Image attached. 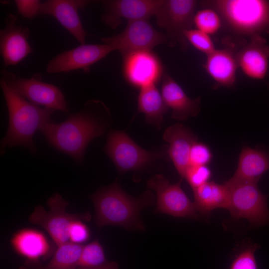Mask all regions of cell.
<instances>
[{
    "instance_id": "3",
    "label": "cell",
    "mask_w": 269,
    "mask_h": 269,
    "mask_svg": "<svg viewBox=\"0 0 269 269\" xmlns=\"http://www.w3.org/2000/svg\"><path fill=\"white\" fill-rule=\"evenodd\" d=\"M0 85L8 109L9 125L0 141L1 154L7 148L23 146L34 154L36 147L33 136L45 124L52 122L51 116L56 111L40 107L16 93L0 79Z\"/></svg>"
},
{
    "instance_id": "1",
    "label": "cell",
    "mask_w": 269,
    "mask_h": 269,
    "mask_svg": "<svg viewBox=\"0 0 269 269\" xmlns=\"http://www.w3.org/2000/svg\"><path fill=\"white\" fill-rule=\"evenodd\" d=\"M95 101L87 102L83 108L69 115L64 121L45 124L40 131L47 142L57 150L82 164L88 144L102 135L107 127L105 121L93 111Z\"/></svg>"
},
{
    "instance_id": "20",
    "label": "cell",
    "mask_w": 269,
    "mask_h": 269,
    "mask_svg": "<svg viewBox=\"0 0 269 269\" xmlns=\"http://www.w3.org/2000/svg\"><path fill=\"white\" fill-rule=\"evenodd\" d=\"M161 94L174 119L183 121L200 111V97L190 99L167 72L163 74Z\"/></svg>"
},
{
    "instance_id": "2",
    "label": "cell",
    "mask_w": 269,
    "mask_h": 269,
    "mask_svg": "<svg viewBox=\"0 0 269 269\" xmlns=\"http://www.w3.org/2000/svg\"><path fill=\"white\" fill-rule=\"evenodd\" d=\"M90 198L94 205V221L98 227L115 225L140 231L145 229L140 212L152 205L155 200L149 190L138 198L133 197L123 191L117 182L101 188Z\"/></svg>"
},
{
    "instance_id": "34",
    "label": "cell",
    "mask_w": 269,
    "mask_h": 269,
    "mask_svg": "<svg viewBox=\"0 0 269 269\" xmlns=\"http://www.w3.org/2000/svg\"><path fill=\"white\" fill-rule=\"evenodd\" d=\"M18 269H31L26 267L25 266H23L20 267Z\"/></svg>"
},
{
    "instance_id": "6",
    "label": "cell",
    "mask_w": 269,
    "mask_h": 269,
    "mask_svg": "<svg viewBox=\"0 0 269 269\" xmlns=\"http://www.w3.org/2000/svg\"><path fill=\"white\" fill-rule=\"evenodd\" d=\"M49 210L46 211L41 206L35 207L29 217L30 223L43 228L49 235L56 246L69 242V229L76 220L88 222L91 215L88 212L82 214L68 213L66 208L68 202L57 193L47 200Z\"/></svg>"
},
{
    "instance_id": "27",
    "label": "cell",
    "mask_w": 269,
    "mask_h": 269,
    "mask_svg": "<svg viewBox=\"0 0 269 269\" xmlns=\"http://www.w3.org/2000/svg\"><path fill=\"white\" fill-rule=\"evenodd\" d=\"M194 24L197 29L208 35L213 34L220 29L221 26V19L214 10L205 8L195 13Z\"/></svg>"
},
{
    "instance_id": "13",
    "label": "cell",
    "mask_w": 269,
    "mask_h": 269,
    "mask_svg": "<svg viewBox=\"0 0 269 269\" xmlns=\"http://www.w3.org/2000/svg\"><path fill=\"white\" fill-rule=\"evenodd\" d=\"M17 14L8 13L0 30V52L5 66H15L32 52L28 42L30 30L17 24Z\"/></svg>"
},
{
    "instance_id": "10",
    "label": "cell",
    "mask_w": 269,
    "mask_h": 269,
    "mask_svg": "<svg viewBox=\"0 0 269 269\" xmlns=\"http://www.w3.org/2000/svg\"><path fill=\"white\" fill-rule=\"evenodd\" d=\"M101 40L112 45L123 57L135 51L151 50L160 44L168 43L166 34L156 30L147 19L128 21L121 33Z\"/></svg>"
},
{
    "instance_id": "16",
    "label": "cell",
    "mask_w": 269,
    "mask_h": 269,
    "mask_svg": "<svg viewBox=\"0 0 269 269\" xmlns=\"http://www.w3.org/2000/svg\"><path fill=\"white\" fill-rule=\"evenodd\" d=\"M90 2L84 0H47L41 2L38 15L53 17L80 45L85 44L86 34L78 12Z\"/></svg>"
},
{
    "instance_id": "7",
    "label": "cell",
    "mask_w": 269,
    "mask_h": 269,
    "mask_svg": "<svg viewBox=\"0 0 269 269\" xmlns=\"http://www.w3.org/2000/svg\"><path fill=\"white\" fill-rule=\"evenodd\" d=\"M198 3L195 0H162L154 16L156 24L166 30L170 46L178 44L182 51L188 49L185 32L192 29Z\"/></svg>"
},
{
    "instance_id": "19",
    "label": "cell",
    "mask_w": 269,
    "mask_h": 269,
    "mask_svg": "<svg viewBox=\"0 0 269 269\" xmlns=\"http://www.w3.org/2000/svg\"><path fill=\"white\" fill-rule=\"evenodd\" d=\"M163 139L169 143L167 154L183 179L190 166V151L193 144L198 141L197 136L190 128L177 123L165 130Z\"/></svg>"
},
{
    "instance_id": "32",
    "label": "cell",
    "mask_w": 269,
    "mask_h": 269,
    "mask_svg": "<svg viewBox=\"0 0 269 269\" xmlns=\"http://www.w3.org/2000/svg\"><path fill=\"white\" fill-rule=\"evenodd\" d=\"M68 234L69 241L81 245L86 242L90 237L88 227L81 220H76L71 223Z\"/></svg>"
},
{
    "instance_id": "24",
    "label": "cell",
    "mask_w": 269,
    "mask_h": 269,
    "mask_svg": "<svg viewBox=\"0 0 269 269\" xmlns=\"http://www.w3.org/2000/svg\"><path fill=\"white\" fill-rule=\"evenodd\" d=\"M138 111L145 115L146 123L160 129L167 112V107L161 94L155 84H150L140 88L137 98Z\"/></svg>"
},
{
    "instance_id": "25",
    "label": "cell",
    "mask_w": 269,
    "mask_h": 269,
    "mask_svg": "<svg viewBox=\"0 0 269 269\" xmlns=\"http://www.w3.org/2000/svg\"><path fill=\"white\" fill-rule=\"evenodd\" d=\"M84 246L70 241L57 247L49 262L24 265L31 269H77Z\"/></svg>"
},
{
    "instance_id": "9",
    "label": "cell",
    "mask_w": 269,
    "mask_h": 269,
    "mask_svg": "<svg viewBox=\"0 0 269 269\" xmlns=\"http://www.w3.org/2000/svg\"><path fill=\"white\" fill-rule=\"evenodd\" d=\"M0 79L16 93L28 101L44 108L68 112L67 104L60 89L44 82L39 73L24 78L13 72L1 69Z\"/></svg>"
},
{
    "instance_id": "18",
    "label": "cell",
    "mask_w": 269,
    "mask_h": 269,
    "mask_svg": "<svg viewBox=\"0 0 269 269\" xmlns=\"http://www.w3.org/2000/svg\"><path fill=\"white\" fill-rule=\"evenodd\" d=\"M238 64L248 77L257 80L266 76L269 63V46L261 34L251 36V41L235 55Z\"/></svg>"
},
{
    "instance_id": "5",
    "label": "cell",
    "mask_w": 269,
    "mask_h": 269,
    "mask_svg": "<svg viewBox=\"0 0 269 269\" xmlns=\"http://www.w3.org/2000/svg\"><path fill=\"white\" fill-rule=\"evenodd\" d=\"M224 183L230 194L228 210L233 218L246 219L254 227L269 224L268 196L261 192L257 182L230 178Z\"/></svg>"
},
{
    "instance_id": "31",
    "label": "cell",
    "mask_w": 269,
    "mask_h": 269,
    "mask_svg": "<svg viewBox=\"0 0 269 269\" xmlns=\"http://www.w3.org/2000/svg\"><path fill=\"white\" fill-rule=\"evenodd\" d=\"M212 158L211 151L205 144L197 141L192 146L189 154L190 165H207Z\"/></svg>"
},
{
    "instance_id": "17",
    "label": "cell",
    "mask_w": 269,
    "mask_h": 269,
    "mask_svg": "<svg viewBox=\"0 0 269 269\" xmlns=\"http://www.w3.org/2000/svg\"><path fill=\"white\" fill-rule=\"evenodd\" d=\"M13 251L25 259L24 265L40 263L51 257L55 250L41 231L31 228L18 230L10 240Z\"/></svg>"
},
{
    "instance_id": "21",
    "label": "cell",
    "mask_w": 269,
    "mask_h": 269,
    "mask_svg": "<svg viewBox=\"0 0 269 269\" xmlns=\"http://www.w3.org/2000/svg\"><path fill=\"white\" fill-rule=\"evenodd\" d=\"M204 67L219 85L228 88L234 86L238 66L235 55L230 49H216L207 56Z\"/></svg>"
},
{
    "instance_id": "14",
    "label": "cell",
    "mask_w": 269,
    "mask_h": 269,
    "mask_svg": "<svg viewBox=\"0 0 269 269\" xmlns=\"http://www.w3.org/2000/svg\"><path fill=\"white\" fill-rule=\"evenodd\" d=\"M123 73L131 85L141 88L155 84L161 77L162 67L151 50L138 51L123 57Z\"/></svg>"
},
{
    "instance_id": "22",
    "label": "cell",
    "mask_w": 269,
    "mask_h": 269,
    "mask_svg": "<svg viewBox=\"0 0 269 269\" xmlns=\"http://www.w3.org/2000/svg\"><path fill=\"white\" fill-rule=\"evenodd\" d=\"M269 170V154L266 151L244 146L240 153L238 167L231 178L236 180L259 181Z\"/></svg>"
},
{
    "instance_id": "30",
    "label": "cell",
    "mask_w": 269,
    "mask_h": 269,
    "mask_svg": "<svg viewBox=\"0 0 269 269\" xmlns=\"http://www.w3.org/2000/svg\"><path fill=\"white\" fill-rule=\"evenodd\" d=\"M211 175V171L207 165H190L184 178L187 180L193 189L209 181Z\"/></svg>"
},
{
    "instance_id": "8",
    "label": "cell",
    "mask_w": 269,
    "mask_h": 269,
    "mask_svg": "<svg viewBox=\"0 0 269 269\" xmlns=\"http://www.w3.org/2000/svg\"><path fill=\"white\" fill-rule=\"evenodd\" d=\"M120 173L143 169L157 159L165 157V152L148 151L135 143L124 132L111 131L105 147Z\"/></svg>"
},
{
    "instance_id": "33",
    "label": "cell",
    "mask_w": 269,
    "mask_h": 269,
    "mask_svg": "<svg viewBox=\"0 0 269 269\" xmlns=\"http://www.w3.org/2000/svg\"><path fill=\"white\" fill-rule=\"evenodd\" d=\"M14 1L18 14L28 19H32L38 15L42 2L39 0H15Z\"/></svg>"
},
{
    "instance_id": "4",
    "label": "cell",
    "mask_w": 269,
    "mask_h": 269,
    "mask_svg": "<svg viewBox=\"0 0 269 269\" xmlns=\"http://www.w3.org/2000/svg\"><path fill=\"white\" fill-rule=\"evenodd\" d=\"M204 8L214 10L233 31L251 36L266 30L269 22V1L265 0H203Z\"/></svg>"
},
{
    "instance_id": "15",
    "label": "cell",
    "mask_w": 269,
    "mask_h": 269,
    "mask_svg": "<svg viewBox=\"0 0 269 269\" xmlns=\"http://www.w3.org/2000/svg\"><path fill=\"white\" fill-rule=\"evenodd\" d=\"M163 0H115L105 1L103 21L116 29L124 19L128 21L147 19L154 15Z\"/></svg>"
},
{
    "instance_id": "29",
    "label": "cell",
    "mask_w": 269,
    "mask_h": 269,
    "mask_svg": "<svg viewBox=\"0 0 269 269\" xmlns=\"http://www.w3.org/2000/svg\"><path fill=\"white\" fill-rule=\"evenodd\" d=\"M259 248L255 244L242 250L232 261L230 269H258L255 253Z\"/></svg>"
},
{
    "instance_id": "23",
    "label": "cell",
    "mask_w": 269,
    "mask_h": 269,
    "mask_svg": "<svg viewBox=\"0 0 269 269\" xmlns=\"http://www.w3.org/2000/svg\"><path fill=\"white\" fill-rule=\"evenodd\" d=\"M194 204L197 211L208 216L216 208L228 209L230 194L227 186L214 181L206 183L193 189Z\"/></svg>"
},
{
    "instance_id": "26",
    "label": "cell",
    "mask_w": 269,
    "mask_h": 269,
    "mask_svg": "<svg viewBox=\"0 0 269 269\" xmlns=\"http://www.w3.org/2000/svg\"><path fill=\"white\" fill-rule=\"evenodd\" d=\"M77 269H119L118 264L106 257L98 239L84 246Z\"/></svg>"
},
{
    "instance_id": "28",
    "label": "cell",
    "mask_w": 269,
    "mask_h": 269,
    "mask_svg": "<svg viewBox=\"0 0 269 269\" xmlns=\"http://www.w3.org/2000/svg\"><path fill=\"white\" fill-rule=\"evenodd\" d=\"M185 36L188 42L206 56L216 49L209 35L199 30L191 29L187 30Z\"/></svg>"
},
{
    "instance_id": "35",
    "label": "cell",
    "mask_w": 269,
    "mask_h": 269,
    "mask_svg": "<svg viewBox=\"0 0 269 269\" xmlns=\"http://www.w3.org/2000/svg\"><path fill=\"white\" fill-rule=\"evenodd\" d=\"M266 32H267L269 34V22L267 27Z\"/></svg>"
},
{
    "instance_id": "12",
    "label": "cell",
    "mask_w": 269,
    "mask_h": 269,
    "mask_svg": "<svg viewBox=\"0 0 269 269\" xmlns=\"http://www.w3.org/2000/svg\"><path fill=\"white\" fill-rule=\"evenodd\" d=\"M114 50L113 46L108 43L82 44L51 59L47 64L46 71L56 74L82 69L87 73L93 64Z\"/></svg>"
},
{
    "instance_id": "11",
    "label": "cell",
    "mask_w": 269,
    "mask_h": 269,
    "mask_svg": "<svg viewBox=\"0 0 269 269\" xmlns=\"http://www.w3.org/2000/svg\"><path fill=\"white\" fill-rule=\"evenodd\" d=\"M182 180L171 184L163 175L155 174L147 181L148 188L156 193L155 212L177 217L197 218L194 202L181 187Z\"/></svg>"
}]
</instances>
